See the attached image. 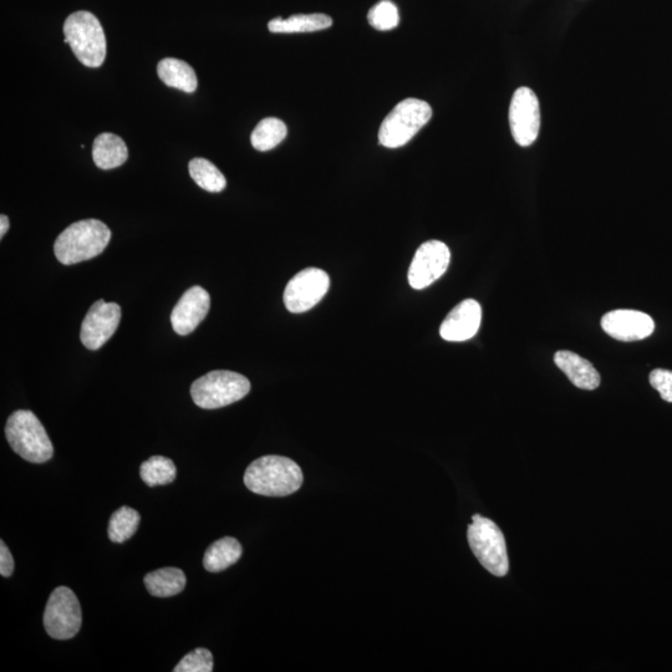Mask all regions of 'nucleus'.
<instances>
[{
	"mask_svg": "<svg viewBox=\"0 0 672 672\" xmlns=\"http://www.w3.org/2000/svg\"><path fill=\"white\" fill-rule=\"evenodd\" d=\"M121 320V308L116 303H106L104 299L91 305L81 325L80 339L85 348L98 350L115 334Z\"/></svg>",
	"mask_w": 672,
	"mask_h": 672,
	"instance_id": "nucleus-12",
	"label": "nucleus"
},
{
	"mask_svg": "<svg viewBox=\"0 0 672 672\" xmlns=\"http://www.w3.org/2000/svg\"><path fill=\"white\" fill-rule=\"evenodd\" d=\"M176 475L175 463L164 456H152L140 468L142 481L149 487L170 485L175 481Z\"/></svg>",
	"mask_w": 672,
	"mask_h": 672,
	"instance_id": "nucleus-24",
	"label": "nucleus"
},
{
	"mask_svg": "<svg viewBox=\"0 0 672 672\" xmlns=\"http://www.w3.org/2000/svg\"><path fill=\"white\" fill-rule=\"evenodd\" d=\"M144 582L147 590L154 597L170 598L185 590L187 579L181 569L168 567L147 574Z\"/></svg>",
	"mask_w": 672,
	"mask_h": 672,
	"instance_id": "nucleus-19",
	"label": "nucleus"
},
{
	"mask_svg": "<svg viewBox=\"0 0 672 672\" xmlns=\"http://www.w3.org/2000/svg\"><path fill=\"white\" fill-rule=\"evenodd\" d=\"M450 261V249L445 243L429 241L421 244L409 269L411 287L417 290L430 287L437 279L444 276L450 266Z\"/></svg>",
	"mask_w": 672,
	"mask_h": 672,
	"instance_id": "nucleus-11",
	"label": "nucleus"
},
{
	"mask_svg": "<svg viewBox=\"0 0 672 672\" xmlns=\"http://www.w3.org/2000/svg\"><path fill=\"white\" fill-rule=\"evenodd\" d=\"M110 239V228L99 220L75 222L56 238L55 257L65 266L89 261L105 251Z\"/></svg>",
	"mask_w": 672,
	"mask_h": 672,
	"instance_id": "nucleus-2",
	"label": "nucleus"
},
{
	"mask_svg": "<svg viewBox=\"0 0 672 672\" xmlns=\"http://www.w3.org/2000/svg\"><path fill=\"white\" fill-rule=\"evenodd\" d=\"M157 74L168 88L185 91L187 94L195 93L197 90V75L186 61L175 58L161 60L157 65Z\"/></svg>",
	"mask_w": 672,
	"mask_h": 672,
	"instance_id": "nucleus-18",
	"label": "nucleus"
},
{
	"mask_svg": "<svg viewBox=\"0 0 672 672\" xmlns=\"http://www.w3.org/2000/svg\"><path fill=\"white\" fill-rule=\"evenodd\" d=\"M468 527V544L482 567L496 577H504L509 570L506 539L495 522L475 514Z\"/></svg>",
	"mask_w": 672,
	"mask_h": 672,
	"instance_id": "nucleus-7",
	"label": "nucleus"
},
{
	"mask_svg": "<svg viewBox=\"0 0 672 672\" xmlns=\"http://www.w3.org/2000/svg\"><path fill=\"white\" fill-rule=\"evenodd\" d=\"M650 384L655 390L660 392L663 400L672 404V371L655 369L650 374Z\"/></svg>",
	"mask_w": 672,
	"mask_h": 672,
	"instance_id": "nucleus-28",
	"label": "nucleus"
},
{
	"mask_svg": "<svg viewBox=\"0 0 672 672\" xmlns=\"http://www.w3.org/2000/svg\"><path fill=\"white\" fill-rule=\"evenodd\" d=\"M64 42L81 64L88 68H100L106 59V37L103 25L90 12L70 14L64 23Z\"/></svg>",
	"mask_w": 672,
	"mask_h": 672,
	"instance_id": "nucleus-4",
	"label": "nucleus"
},
{
	"mask_svg": "<svg viewBox=\"0 0 672 672\" xmlns=\"http://www.w3.org/2000/svg\"><path fill=\"white\" fill-rule=\"evenodd\" d=\"M330 287L327 273L319 268H307L295 274L284 290V304L290 313L308 312L322 302Z\"/></svg>",
	"mask_w": 672,
	"mask_h": 672,
	"instance_id": "nucleus-9",
	"label": "nucleus"
},
{
	"mask_svg": "<svg viewBox=\"0 0 672 672\" xmlns=\"http://www.w3.org/2000/svg\"><path fill=\"white\" fill-rule=\"evenodd\" d=\"M5 436L12 450L25 461L44 463L54 455L52 441L32 411L19 410L10 415Z\"/></svg>",
	"mask_w": 672,
	"mask_h": 672,
	"instance_id": "nucleus-3",
	"label": "nucleus"
},
{
	"mask_svg": "<svg viewBox=\"0 0 672 672\" xmlns=\"http://www.w3.org/2000/svg\"><path fill=\"white\" fill-rule=\"evenodd\" d=\"M211 307V297L202 287H192L178 300L171 314L172 328L178 335H188L205 320Z\"/></svg>",
	"mask_w": 672,
	"mask_h": 672,
	"instance_id": "nucleus-13",
	"label": "nucleus"
},
{
	"mask_svg": "<svg viewBox=\"0 0 672 672\" xmlns=\"http://www.w3.org/2000/svg\"><path fill=\"white\" fill-rule=\"evenodd\" d=\"M83 614L75 593L68 587L54 590L44 613V626L50 638L69 640L79 633Z\"/></svg>",
	"mask_w": 672,
	"mask_h": 672,
	"instance_id": "nucleus-8",
	"label": "nucleus"
},
{
	"mask_svg": "<svg viewBox=\"0 0 672 672\" xmlns=\"http://www.w3.org/2000/svg\"><path fill=\"white\" fill-rule=\"evenodd\" d=\"M243 548L236 538L224 537L207 549L203 557V567L208 572L220 573L236 564L242 557Z\"/></svg>",
	"mask_w": 672,
	"mask_h": 672,
	"instance_id": "nucleus-21",
	"label": "nucleus"
},
{
	"mask_svg": "<svg viewBox=\"0 0 672 672\" xmlns=\"http://www.w3.org/2000/svg\"><path fill=\"white\" fill-rule=\"evenodd\" d=\"M192 180L203 190L211 193L222 192L227 186L226 177L216 165L206 159H193L188 165Z\"/></svg>",
	"mask_w": 672,
	"mask_h": 672,
	"instance_id": "nucleus-23",
	"label": "nucleus"
},
{
	"mask_svg": "<svg viewBox=\"0 0 672 672\" xmlns=\"http://www.w3.org/2000/svg\"><path fill=\"white\" fill-rule=\"evenodd\" d=\"M605 333L620 341H638L654 333L655 323L650 315L638 310H614L602 319Z\"/></svg>",
	"mask_w": 672,
	"mask_h": 672,
	"instance_id": "nucleus-14",
	"label": "nucleus"
},
{
	"mask_svg": "<svg viewBox=\"0 0 672 672\" xmlns=\"http://www.w3.org/2000/svg\"><path fill=\"white\" fill-rule=\"evenodd\" d=\"M368 20L371 27L380 32H388L399 25V10L390 0H381L369 10Z\"/></svg>",
	"mask_w": 672,
	"mask_h": 672,
	"instance_id": "nucleus-26",
	"label": "nucleus"
},
{
	"mask_svg": "<svg viewBox=\"0 0 672 672\" xmlns=\"http://www.w3.org/2000/svg\"><path fill=\"white\" fill-rule=\"evenodd\" d=\"M482 309L475 299H466L451 310L440 328L441 338L446 341H466L480 329Z\"/></svg>",
	"mask_w": 672,
	"mask_h": 672,
	"instance_id": "nucleus-15",
	"label": "nucleus"
},
{
	"mask_svg": "<svg viewBox=\"0 0 672 672\" xmlns=\"http://www.w3.org/2000/svg\"><path fill=\"white\" fill-rule=\"evenodd\" d=\"M141 517L139 512L130 507H121L112 514L108 534L111 542L124 543L137 532Z\"/></svg>",
	"mask_w": 672,
	"mask_h": 672,
	"instance_id": "nucleus-25",
	"label": "nucleus"
},
{
	"mask_svg": "<svg viewBox=\"0 0 672 672\" xmlns=\"http://www.w3.org/2000/svg\"><path fill=\"white\" fill-rule=\"evenodd\" d=\"M129 159V150L121 137L105 132L96 137L93 145V160L101 170L124 165Z\"/></svg>",
	"mask_w": 672,
	"mask_h": 672,
	"instance_id": "nucleus-17",
	"label": "nucleus"
},
{
	"mask_svg": "<svg viewBox=\"0 0 672 672\" xmlns=\"http://www.w3.org/2000/svg\"><path fill=\"white\" fill-rule=\"evenodd\" d=\"M432 109L426 101L406 99L385 117L379 130V142L388 149L405 146L431 120Z\"/></svg>",
	"mask_w": 672,
	"mask_h": 672,
	"instance_id": "nucleus-6",
	"label": "nucleus"
},
{
	"mask_svg": "<svg viewBox=\"0 0 672 672\" xmlns=\"http://www.w3.org/2000/svg\"><path fill=\"white\" fill-rule=\"evenodd\" d=\"M554 363L568 379L583 390H595L600 385V375L593 364L572 351L562 350L554 355Z\"/></svg>",
	"mask_w": 672,
	"mask_h": 672,
	"instance_id": "nucleus-16",
	"label": "nucleus"
},
{
	"mask_svg": "<svg viewBox=\"0 0 672 672\" xmlns=\"http://www.w3.org/2000/svg\"><path fill=\"white\" fill-rule=\"evenodd\" d=\"M287 125L277 117H267L257 125L251 135L254 149L261 152L271 151L287 137Z\"/></svg>",
	"mask_w": 672,
	"mask_h": 672,
	"instance_id": "nucleus-22",
	"label": "nucleus"
},
{
	"mask_svg": "<svg viewBox=\"0 0 672 672\" xmlns=\"http://www.w3.org/2000/svg\"><path fill=\"white\" fill-rule=\"evenodd\" d=\"M14 572V559L12 553L9 552L7 546L2 541L0 542V574L2 577L8 578Z\"/></svg>",
	"mask_w": 672,
	"mask_h": 672,
	"instance_id": "nucleus-29",
	"label": "nucleus"
},
{
	"mask_svg": "<svg viewBox=\"0 0 672 672\" xmlns=\"http://www.w3.org/2000/svg\"><path fill=\"white\" fill-rule=\"evenodd\" d=\"M333 19L325 14H297L288 19L276 18L268 23L271 33H312L332 27Z\"/></svg>",
	"mask_w": 672,
	"mask_h": 672,
	"instance_id": "nucleus-20",
	"label": "nucleus"
},
{
	"mask_svg": "<svg viewBox=\"0 0 672 672\" xmlns=\"http://www.w3.org/2000/svg\"><path fill=\"white\" fill-rule=\"evenodd\" d=\"M251 391V383L238 373L227 370L211 371L191 386L193 402L201 409L215 410L244 399Z\"/></svg>",
	"mask_w": 672,
	"mask_h": 672,
	"instance_id": "nucleus-5",
	"label": "nucleus"
},
{
	"mask_svg": "<svg viewBox=\"0 0 672 672\" xmlns=\"http://www.w3.org/2000/svg\"><path fill=\"white\" fill-rule=\"evenodd\" d=\"M509 126L513 139L519 146H531L538 139L541 129V109L537 95L532 89L523 86L513 94L509 105Z\"/></svg>",
	"mask_w": 672,
	"mask_h": 672,
	"instance_id": "nucleus-10",
	"label": "nucleus"
},
{
	"mask_svg": "<svg viewBox=\"0 0 672 672\" xmlns=\"http://www.w3.org/2000/svg\"><path fill=\"white\" fill-rule=\"evenodd\" d=\"M9 229V218L5 215L0 216V238L5 236Z\"/></svg>",
	"mask_w": 672,
	"mask_h": 672,
	"instance_id": "nucleus-30",
	"label": "nucleus"
},
{
	"mask_svg": "<svg viewBox=\"0 0 672 672\" xmlns=\"http://www.w3.org/2000/svg\"><path fill=\"white\" fill-rule=\"evenodd\" d=\"M213 655L210 650L198 648L182 658L175 672H211L213 671Z\"/></svg>",
	"mask_w": 672,
	"mask_h": 672,
	"instance_id": "nucleus-27",
	"label": "nucleus"
},
{
	"mask_svg": "<svg viewBox=\"0 0 672 672\" xmlns=\"http://www.w3.org/2000/svg\"><path fill=\"white\" fill-rule=\"evenodd\" d=\"M303 472L293 460L283 456H263L248 466L244 485L266 497L293 495L302 487Z\"/></svg>",
	"mask_w": 672,
	"mask_h": 672,
	"instance_id": "nucleus-1",
	"label": "nucleus"
}]
</instances>
